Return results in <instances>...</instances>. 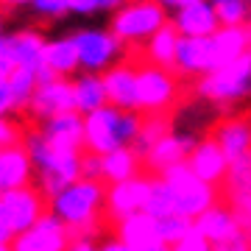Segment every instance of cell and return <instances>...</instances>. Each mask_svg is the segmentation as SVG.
<instances>
[{
  "instance_id": "obj_1",
  "label": "cell",
  "mask_w": 251,
  "mask_h": 251,
  "mask_svg": "<svg viewBox=\"0 0 251 251\" xmlns=\"http://www.w3.org/2000/svg\"><path fill=\"white\" fill-rule=\"evenodd\" d=\"M226 117L229 112L221 100L198 87H187L173 109L159 117V143L148 165H159L165 171L187 165L204 145L215 143V131Z\"/></svg>"
},
{
  "instance_id": "obj_7",
  "label": "cell",
  "mask_w": 251,
  "mask_h": 251,
  "mask_svg": "<svg viewBox=\"0 0 251 251\" xmlns=\"http://www.w3.org/2000/svg\"><path fill=\"white\" fill-rule=\"evenodd\" d=\"M45 45L48 34L42 28L25 25L9 34V45H6V56L14 64V70H34L45 73Z\"/></svg>"
},
{
  "instance_id": "obj_15",
  "label": "cell",
  "mask_w": 251,
  "mask_h": 251,
  "mask_svg": "<svg viewBox=\"0 0 251 251\" xmlns=\"http://www.w3.org/2000/svg\"><path fill=\"white\" fill-rule=\"evenodd\" d=\"M176 45H179V34H176V28H173V25H165L159 34H156L151 42L143 48L140 62H148V64H156V67H168V70H173Z\"/></svg>"
},
{
  "instance_id": "obj_6",
  "label": "cell",
  "mask_w": 251,
  "mask_h": 251,
  "mask_svg": "<svg viewBox=\"0 0 251 251\" xmlns=\"http://www.w3.org/2000/svg\"><path fill=\"white\" fill-rule=\"evenodd\" d=\"M224 70L221 53L215 48L212 36H179V45H176V59H173V73L179 75L184 84H196V81L212 75V73Z\"/></svg>"
},
{
  "instance_id": "obj_19",
  "label": "cell",
  "mask_w": 251,
  "mask_h": 251,
  "mask_svg": "<svg viewBox=\"0 0 251 251\" xmlns=\"http://www.w3.org/2000/svg\"><path fill=\"white\" fill-rule=\"evenodd\" d=\"M120 251H173V246H168V243H162V240H153V237H143V240H137V243L126 240V246Z\"/></svg>"
},
{
  "instance_id": "obj_16",
  "label": "cell",
  "mask_w": 251,
  "mask_h": 251,
  "mask_svg": "<svg viewBox=\"0 0 251 251\" xmlns=\"http://www.w3.org/2000/svg\"><path fill=\"white\" fill-rule=\"evenodd\" d=\"M215 9L221 28H249L251 23V0H209Z\"/></svg>"
},
{
  "instance_id": "obj_2",
  "label": "cell",
  "mask_w": 251,
  "mask_h": 251,
  "mask_svg": "<svg viewBox=\"0 0 251 251\" xmlns=\"http://www.w3.org/2000/svg\"><path fill=\"white\" fill-rule=\"evenodd\" d=\"M115 212L112 184L73 179L56 190L45 204V221L67 237L78 240L92 224Z\"/></svg>"
},
{
  "instance_id": "obj_10",
  "label": "cell",
  "mask_w": 251,
  "mask_h": 251,
  "mask_svg": "<svg viewBox=\"0 0 251 251\" xmlns=\"http://www.w3.org/2000/svg\"><path fill=\"white\" fill-rule=\"evenodd\" d=\"M45 73H50L53 78H64V81H73L75 75H78V53H75L70 31L48 34Z\"/></svg>"
},
{
  "instance_id": "obj_20",
  "label": "cell",
  "mask_w": 251,
  "mask_h": 251,
  "mask_svg": "<svg viewBox=\"0 0 251 251\" xmlns=\"http://www.w3.org/2000/svg\"><path fill=\"white\" fill-rule=\"evenodd\" d=\"M162 9L168 11V14H176V11H181L184 6H190V3H196V0H156Z\"/></svg>"
},
{
  "instance_id": "obj_13",
  "label": "cell",
  "mask_w": 251,
  "mask_h": 251,
  "mask_svg": "<svg viewBox=\"0 0 251 251\" xmlns=\"http://www.w3.org/2000/svg\"><path fill=\"white\" fill-rule=\"evenodd\" d=\"M196 229L204 234V237L212 243V246H218V243L226 240L229 234L240 232L243 224H240V215H237V212H234L229 204H212V206L204 212V215L198 218Z\"/></svg>"
},
{
  "instance_id": "obj_9",
  "label": "cell",
  "mask_w": 251,
  "mask_h": 251,
  "mask_svg": "<svg viewBox=\"0 0 251 251\" xmlns=\"http://www.w3.org/2000/svg\"><path fill=\"white\" fill-rule=\"evenodd\" d=\"M171 25L176 28L179 36H193V39H201V36H215L221 31V23H218L215 9L209 6V0H196L184 6L181 11L171 14Z\"/></svg>"
},
{
  "instance_id": "obj_11",
  "label": "cell",
  "mask_w": 251,
  "mask_h": 251,
  "mask_svg": "<svg viewBox=\"0 0 251 251\" xmlns=\"http://www.w3.org/2000/svg\"><path fill=\"white\" fill-rule=\"evenodd\" d=\"M73 87V112L81 117H90L109 106V92L103 75H90V73H78L70 81Z\"/></svg>"
},
{
  "instance_id": "obj_18",
  "label": "cell",
  "mask_w": 251,
  "mask_h": 251,
  "mask_svg": "<svg viewBox=\"0 0 251 251\" xmlns=\"http://www.w3.org/2000/svg\"><path fill=\"white\" fill-rule=\"evenodd\" d=\"M128 0H70V14L75 17H98L106 14L112 17L117 9H123Z\"/></svg>"
},
{
  "instance_id": "obj_8",
  "label": "cell",
  "mask_w": 251,
  "mask_h": 251,
  "mask_svg": "<svg viewBox=\"0 0 251 251\" xmlns=\"http://www.w3.org/2000/svg\"><path fill=\"white\" fill-rule=\"evenodd\" d=\"M215 145L229 165L251 159V117L229 115L215 131Z\"/></svg>"
},
{
  "instance_id": "obj_23",
  "label": "cell",
  "mask_w": 251,
  "mask_h": 251,
  "mask_svg": "<svg viewBox=\"0 0 251 251\" xmlns=\"http://www.w3.org/2000/svg\"><path fill=\"white\" fill-rule=\"evenodd\" d=\"M249 31H251V23H249Z\"/></svg>"
},
{
  "instance_id": "obj_3",
  "label": "cell",
  "mask_w": 251,
  "mask_h": 251,
  "mask_svg": "<svg viewBox=\"0 0 251 251\" xmlns=\"http://www.w3.org/2000/svg\"><path fill=\"white\" fill-rule=\"evenodd\" d=\"M106 25L131 53L140 56L162 28L171 25V14L156 0H128L123 9H117L106 20Z\"/></svg>"
},
{
  "instance_id": "obj_12",
  "label": "cell",
  "mask_w": 251,
  "mask_h": 251,
  "mask_svg": "<svg viewBox=\"0 0 251 251\" xmlns=\"http://www.w3.org/2000/svg\"><path fill=\"white\" fill-rule=\"evenodd\" d=\"M106 81V92H109V103L120 109H137V62L117 64L115 70H109L103 75ZM140 112V109H137Z\"/></svg>"
},
{
  "instance_id": "obj_17",
  "label": "cell",
  "mask_w": 251,
  "mask_h": 251,
  "mask_svg": "<svg viewBox=\"0 0 251 251\" xmlns=\"http://www.w3.org/2000/svg\"><path fill=\"white\" fill-rule=\"evenodd\" d=\"M31 14L45 25H56L62 20L70 17V0H34L31 3Z\"/></svg>"
},
{
  "instance_id": "obj_22",
  "label": "cell",
  "mask_w": 251,
  "mask_h": 251,
  "mask_svg": "<svg viewBox=\"0 0 251 251\" xmlns=\"http://www.w3.org/2000/svg\"><path fill=\"white\" fill-rule=\"evenodd\" d=\"M6 45H9V34L0 28V56H6Z\"/></svg>"
},
{
  "instance_id": "obj_5",
  "label": "cell",
  "mask_w": 251,
  "mask_h": 251,
  "mask_svg": "<svg viewBox=\"0 0 251 251\" xmlns=\"http://www.w3.org/2000/svg\"><path fill=\"white\" fill-rule=\"evenodd\" d=\"M187 84L168 67L137 59V109L148 117H162L184 95Z\"/></svg>"
},
{
  "instance_id": "obj_21",
  "label": "cell",
  "mask_w": 251,
  "mask_h": 251,
  "mask_svg": "<svg viewBox=\"0 0 251 251\" xmlns=\"http://www.w3.org/2000/svg\"><path fill=\"white\" fill-rule=\"evenodd\" d=\"M34 0H0V9H31Z\"/></svg>"
},
{
  "instance_id": "obj_14",
  "label": "cell",
  "mask_w": 251,
  "mask_h": 251,
  "mask_svg": "<svg viewBox=\"0 0 251 251\" xmlns=\"http://www.w3.org/2000/svg\"><path fill=\"white\" fill-rule=\"evenodd\" d=\"M187 168H190V173L196 176V179H201L204 184H215V181H224L226 179V173H229V162H226V156L221 153V148H218L215 143H209V145H204L201 151L193 156V159L187 162Z\"/></svg>"
},
{
  "instance_id": "obj_4",
  "label": "cell",
  "mask_w": 251,
  "mask_h": 251,
  "mask_svg": "<svg viewBox=\"0 0 251 251\" xmlns=\"http://www.w3.org/2000/svg\"><path fill=\"white\" fill-rule=\"evenodd\" d=\"M75 53H78V73L106 75L117 64L131 59V50L112 34L109 25H78L70 31Z\"/></svg>"
}]
</instances>
